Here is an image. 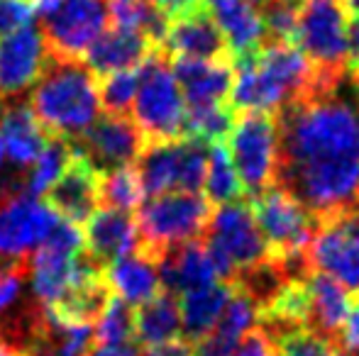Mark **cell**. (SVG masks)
<instances>
[{"instance_id": "1", "label": "cell", "mask_w": 359, "mask_h": 356, "mask_svg": "<svg viewBox=\"0 0 359 356\" xmlns=\"http://www.w3.org/2000/svg\"><path fill=\"white\" fill-rule=\"evenodd\" d=\"M274 188L316 222L359 205V118L347 100H298L274 115Z\"/></svg>"}, {"instance_id": "2", "label": "cell", "mask_w": 359, "mask_h": 356, "mask_svg": "<svg viewBox=\"0 0 359 356\" xmlns=\"http://www.w3.org/2000/svg\"><path fill=\"white\" fill-rule=\"evenodd\" d=\"M29 110L49 137L79 139L98 118L95 76L81 62L47 59L44 73L34 83Z\"/></svg>"}, {"instance_id": "3", "label": "cell", "mask_w": 359, "mask_h": 356, "mask_svg": "<svg viewBox=\"0 0 359 356\" xmlns=\"http://www.w3.org/2000/svg\"><path fill=\"white\" fill-rule=\"evenodd\" d=\"M210 203L201 193H164L154 195L137 210V254L156 262L166 249L194 242L205 234L210 220Z\"/></svg>"}, {"instance_id": "4", "label": "cell", "mask_w": 359, "mask_h": 356, "mask_svg": "<svg viewBox=\"0 0 359 356\" xmlns=\"http://www.w3.org/2000/svg\"><path fill=\"white\" fill-rule=\"evenodd\" d=\"M137 129L144 142L184 139L186 103L169 66V57L154 49L137 69V93L133 100Z\"/></svg>"}, {"instance_id": "5", "label": "cell", "mask_w": 359, "mask_h": 356, "mask_svg": "<svg viewBox=\"0 0 359 356\" xmlns=\"http://www.w3.org/2000/svg\"><path fill=\"white\" fill-rule=\"evenodd\" d=\"M203 237L220 283L232 285L240 271L257 266L271 257L247 200L217 205L210 213Z\"/></svg>"}, {"instance_id": "6", "label": "cell", "mask_w": 359, "mask_h": 356, "mask_svg": "<svg viewBox=\"0 0 359 356\" xmlns=\"http://www.w3.org/2000/svg\"><path fill=\"white\" fill-rule=\"evenodd\" d=\"M47 57L81 62L108 22L105 0H42L37 5Z\"/></svg>"}, {"instance_id": "7", "label": "cell", "mask_w": 359, "mask_h": 356, "mask_svg": "<svg viewBox=\"0 0 359 356\" xmlns=\"http://www.w3.org/2000/svg\"><path fill=\"white\" fill-rule=\"evenodd\" d=\"M208 169V147L196 139L174 142H147L137 157V171L142 193L154 198L164 193H201Z\"/></svg>"}, {"instance_id": "8", "label": "cell", "mask_w": 359, "mask_h": 356, "mask_svg": "<svg viewBox=\"0 0 359 356\" xmlns=\"http://www.w3.org/2000/svg\"><path fill=\"white\" fill-rule=\"evenodd\" d=\"M235 173L250 198L274 185L276 171V122L271 115H235L232 132L225 139Z\"/></svg>"}, {"instance_id": "9", "label": "cell", "mask_w": 359, "mask_h": 356, "mask_svg": "<svg viewBox=\"0 0 359 356\" xmlns=\"http://www.w3.org/2000/svg\"><path fill=\"white\" fill-rule=\"evenodd\" d=\"M345 15L340 0H303L293 42L318 71L350 73Z\"/></svg>"}, {"instance_id": "10", "label": "cell", "mask_w": 359, "mask_h": 356, "mask_svg": "<svg viewBox=\"0 0 359 356\" xmlns=\"http://www.w3.org/2000/svg\"><path fill=\"white\" fill-rule=\"evenodd\" d=\"M250 208L271 257H293L308 252L318 222L291 195L271 185L252 198Z\"/></svg>"}, {"instance_id": "11", "label": "cell", "mask_w": 359, "mask_h": 356, "mask_svg": "<svg viewBox=\"0 0 359 356\" xmlns=\"http://www.w3.org/2000/svg\"><path fill=\"white\" fill-rule=\"evenodd\" d=\"M308 262L313 271L330 276L347 293L359 295V205L318 222Z\"/></svg>"}, {"instance_id": "12", "label": "cell", "mask_w": 359, "mask_h": 356, "mask_svg": "<svg viewBox=\"0 0 359 356\" xmlns=\"http://www.w3.org/2000/svg\"><path fill=\"white\" fill-rule=\"evenodd\" d=\"M72 149L86 157L98 173L130 166L144 149V137L128 115H100L79 139H72Z\"/></svg>"}, {"instance_id": "13", "label": "cell", "mask_w": 359, "mask_h": 356, "mask_svg": "<svg viewBox=\"0 0 359 356\" xmlns=\"http://www.w3.org/2000/svg\"><path fill=\"white\" fill-rule=\"evenodd\" d=\"M47 47L32 22L0 39V100L10 103L39 81L47 66Z\"/></svg>"}, {"instance_id": "14", "label": "cell", "mask_w": 359, "mask_h": 356, "mask_svg": "<svg viewBox=\"0 0 359 356\" xmlns=\"http://www.w3.org/2000/svg\"><path fill=\"white\" fill-rule=\"evenodd\" d=\"M98 180L100 173L93 164L72 149L67 169L47 190V205L67 222H86L98 205Z\"/></svg>"}, {"instance_id": "15", "label": "cell", "mask_w": 359, "mask_h": 356, "mask_svg": "<svg viewBox=\"0 0 359 356\" xmlns=\"http://www.w3.org/2000/svg\"><path fill=\"white\" fill-rule=\"evenodd\" d=\"M161 52L166 57H186L201 62H232L225 39L205 5L171 20Z\"/></svg>"}, {"instance_id": "16", "label": "cell", "mask_w": 359, "mask_h": 356, "mask_svg": "<svg viewBox=\"0 0 359 356\" xmlns=\"http://www.w3.org/2000/svg\"><path fill=\"white\" fill-rule=\"evenodd\" d=\"M140 234L137 222L130 213L120 210H95L86 220L83 252L100 266H110L113 262L130 254H137Z\"/></svg>"}, {"instance_id": "17", "label": "cell", "mask_w": 359, "mask_h": 356, "mask_svg": "<svg viewBox=\"0 0 359 356\" xmlns=\"http://www.w3.org/2000/svg\"><path fill=\"white\" fill-rule=\"evenodd\" d=\"M205 10L215 20L232 62L255 57L266 42L259 10L247 0H205Z\"/></svg>"}, {"instance_id": "18", "label": "cell", "mask_w": 359, "mask_h": 356, "mask_svg": "<svg viewBox=\"0 0 359 356\" xmlns=\"http://www.w3.org/2000/svg\"><path fill=\"white\" fill-rule=\"evenodd\" d=\"M154 266L159 283L171 295H184L191 293V290L205 288V285L220 283L215 276L213 262L208 257V249L201 239L166 249L154 262Z\"/></svg>"}, {"instance_id": "19", "label": "cell", "mask_w": 359, "mask_h": 356, "mask_svg": "<svg viewBox=\"0 0 359 356\" xmlns=\"http://www.w3.org/2000/svg\"><path fill=\"white\" fill-rule=\"evenodd\" d=\"M176 83L189 108H205V105H222L230 98L232 88V62H201V59L174 57L171 64Z\"/></svg>"}, {"instance_id": "20", "label": "cell", "mask_w": 359, "mask_h": 356, "mask_svg": "<svg viewBox=\"0 0 359 356\" xmlns=\"http://www.w3.org/2000/svg\"><path fill=\"white\" fill-rule=\"evenodd\" d=\"M154 44L140 32H128V29H108L93 42V47L86 52V69L93 76H110L118 71H133L135 66L144 62Z\"/></svg>"}, {"instance_id": "21", "label": "cell", "mask_w": 359, "mask_h": 356, "mask_svg": "<svg viewBox=\"0 0 359 356\" xmlns=\"http://www.w3.org/2000/svg\"><path fill=\"white\" fill-rule=\"evenodd\" d=\"M49 134L42 129L29 105L25 103H3L0 108V144L10 162L18 169L34 164L42 154Z\"/></svg>"}, {"instance_id": "22", "label": "cell", "mask_w": 359, "mask_h": 356, "mask_svg": "<svg viewBox=\"0 0 359 356\" xmlns=\"http://www.w3.org/2000/svg\"><path fill=\"white\" fill-rule=\"evenodd\" d=\"M308 293V329L330 339L340 332L347 313L352 308V298L337 280L330 276L311 271L306 278Z\"/></svg>"}, {"instance_id": "23", "label": "cell", "mask_w": 359, "mask_h": 356, "mask_svg": "<svg viewBox=\"0 0 359 356\" xmlns=\"http://www.w3.org/2000/svg\"><path fill=\"white\" fill-rule=\"evenodd\" d=\"M76 273H79V254L72 257L47 244L34 249L27 269V276L32 278V293L42 308L54 305L72 288Z\"/></svg>"}, {"instance_id": "24", "label": "cell", "mask_w": 359, "mask_h": 356, "mask_svg": "<svg viewBox=\"0 0 359 356\" xmlns=\"http://www.w3.org/2000/svg\"><path fill=\"white\" fill-rule=\"evenodd\" d=\"M235 285L230 283H213L205 288L191 290L184 293L179 300V313H181V332L191 342H201L203 337L213 334L217 320H220L222 310H225L227 300H230Z\"/></svg>"}, {"instance_id": "25", "label": "cell", "mask_w": 359, "mask_h": 356, "mask_svg": "<svg viewBox=\"0 0 359 356\" xmlns=\"http://www.w3.org/2000/svg\"><path fill=\"white\" fill-rule=\"evenodd\" d=\"M105 278H108V285L115 298L128 303L130 308L149 303L156 293H161L154 262L140 257V254H130V257L113 262L105 269Z\"/></svg>"}, {"instance_id": "26", "label": "cell", "mask_w": 359, "mask_h": 356, "mask_svg": "<svg viewBox=\"0 0 359 356\" xmlns=\"http://www.w3.org/2000/svg\"><path fill=\"white\" fill-rule=\"evenodd\" d=\"M181 337V313L176 295L156 293L135 313V339L142 347H159Z\"/></svg>"}, {"instance_id": "27", "label": "cell", "mask_w": 359, "mask_h": 356, "mask_svg": "<svg viewBox=\"0 0 359 356\" xmlns=\"http://www.w3.org/2000/svg\"><path fill=\"white\" fill-rule=\"evenodd\" d=\"M108 17L115 29H128V32H140L149 39L156 49H161L169 29V20L151 8L147 0H108Z\"/></svg>"}, {"instance_id": "28", "label": "cell", "mask_w": 359, "mask_h": 356, "mask_svg": "<svg viewBox=\"0 0 359 356\" xmlns=\"http://www.w3.org/2000/svg\"><path fill=\"white\" fill-rule=\"evenodd\" d=\"M69 159H72V144L62 137H49L42 154L34 159L32 171H27L22 176V195L34 200L39 195H47V190L57 183V178L67 169Z\"/></svg>"}, {"instance_id": "29", "label": "cell", "mask_w": 359, "mask_h": 356, "mask_svg": "<svg viewBox=\"0 0 359 356\" xmlns=\"http://www.w3.org/2000/svg\"><path fill=\"white\" fill-rule=\"evenodd\" d=\"M203 198L210 205H227L237 203L245 198L242 183L235 173V166L230 162L225 142L222 144H210L208 149V169H205V180H203Z\"/></svg>"}, {"instance_id": "30", "label": "cell", "mask_w": 359, "mask_h": 356, "mask_svg": "<svg viewBox=\"0 0 359 356\" xmlns=\"http://www.w3.org/2000/svg\"><path fill=\"white\" fill-rule=\"evenodd\" d=\"M235 124V113L227 103L189 108L184 120V139H196L201 144H222Z\"/></svg>"}, {"instance_id": "31", "label": "cell", "mask_w": 359, "mask_h": 356, "mask_svg": "<svg viewBox=\"0 0 359 356\" xmlns=\"http://www.w3.org/2000/svg\"><path fill=\"white\" fill-rule=\"evenodd\" d=\"M142 183L135 171V166H123L115 171L100 173L98 180V203H103L108 210H120V213H130V210L142 205Z\"/></svg>"}, {"instance_id": "32", "label": "cell", "mask_w": 359, "mask_h": 356, "mask_svg": "<svg viewBox=\"0 0 359 356\" xmlns=\"http://www.w3.org/2000/svg\"><path fill=\"white\" fill-rule=\"evenodd\" d=\"M262 320V310L255 300L242 290H232L230 300H227L225 310H222L220 320H217L213 334L227 339L230 344H240L247 334L257 329Z\"/></svg>"}, {"instance_id": "33", "label": "cell", "mask_w": 359, "mask_h": 356, "mask_svg": "<svg viewBox=\"0 0 359 356\" xmlns=\"http://www.w3.org/2000/svg\"><path fill=\"white\" fill-rule=\"evenodd\" d=\"M135 339V313L120 298H110L93 325V342L98 347H123Z\"/></svg>"}, {"instance_id": "34", "label": "cell", "mask_w": 359, "mask_h": 356, "mask_svg": "<svg viewBox=\"0 0 359 356\" xmlns=\"http://www.w3.org/2000/svg\"><path fill=\"white\" fill-rule=\"evenodd\" d=\"M303 0H271L262 5L259 17L264 24L266 42H286L293 44L298 29V15H301Z\"/></svg>"}, {"instance_id": "35", "label": "cell", "mask_w": 359, "mask_h": 356, "mask_svg": "<svg viewBox=\"0 0 359 356\" xmlns=\"http://www.w3.org/2000/svg\"><path fill=\"white\" fill-rule=\"evenodd\" d=\"M137 93V71H118L103 78L98 88V103L105 115H128Z\"/></svg>"}, {"instance_id": "36", "label": "cell", "mask_w": 359, "mask_h": 356, "mask_svg": "<svg viewBox=\"0 0 359 356\" xmlns=\"http://www.w3.org/2000/svg\"><path fill=\"white\" fill-rule=\"evenodd\" d=\"M37 0H0V37L32 22Z\"/></svg>"}, {"instance_id": "37", "label": "cell", "mask_w": 359, "mask_h": 356, "mask_svg": "<svg viewBox=\"0 0 359 356\" xmlns=\"http://www.w3.org/2000/svg\"><path fill=\"white\" fill-rule=\"evenodd\" d=\"M27 269H29V264L0 276V315L8 313V310L18 303L20 293H22V283H25V278H27Z\"/></svg>"}, {"instance_id": "38", "label": "cell", "mask_w": 359, "mask_h": 356, "mask_svg": "<svg viewBox=\"0 0 359 356\" xmlns=\"http://www.w3.org/2000/svg\"><path fill=\"white\" fill-rule=\"evenodd\" d=\"M230 356H276V344L266 329H255L247 334Z\"/></svg>"}, {"instance_id": "39", "label": "cell", "mask_w": 359, "mask_h": 356, "mask_svg": "<svg viewBox=\"0 0 359 356\" xmlns=\"http://www.w3.org/2000/svg\"><path fill=\"white\" fill-rule=\"evenodd\" d=\"M337 337H340V344L345 347V352L359 354V298H357V303H352V308H350V313H347Z\"/></svg>"}, {"instance_id": "40", "label": "cell", "mask_w": 359, "mask_h": 356, "mask_svg": "<svg viewBox=\"0 0 359 356\" xmlns=\"http://www.w3.org/2000/svg\"><path fill=\"white\" fill-rule=\"evenodd\" d=\"M147 3H149L151 8L159 10V13L171 22V20L181 17V15L194 13V10L203 8L205 0H147Z\"/></svg>"}, {"instance_id": "41", "label": "cell", "mask_w": 359, "mask_h": 356, "mask_svg": "<svg viewBox=\"0 0 359 356\" xmlns=\"http://www.w3.org/2000/svg\"><path fill=\"white\" fill-rule=\"evenodd\" d=\"M235 347L237 344H230L217 334H208L201 342H196V347H191V356H230Z\"/></svg>"}, {"instance_id": "42", "label": "cell", "mask_w": 359, "mask_h": 356, "mask_svg": "<svg viewBox=\"0 0 359 356\" xmlns=\"http://www.w3.org/2000/svg\"><path fill=\"white\" fill-rule=\"evenodd\" d=\"M142 356H191V344L179 337L174 342L159 344V347H147Z\"/></svg>"}, {"instance_id": "43", "label": "cell", "mask_w": 359, "mask_h": 356, "mask_svg": "<svg viewBox=\"0 0 359 356\" xmlns=\"http://www.w3.org/2000/svg\"><path fill=\"white\" fill-rule=\"evenodd\" d=\"M347 66H359V15L347 22Z\"/></svg>"}, {"instance_id": "44", "label": "cell", "mask_w": 359, "mask_h": 356, "mask_svg": "<svg viewBox=\"0 0 359 356\" xmlns=\"http://www.w3.org/2000/svg\"><path fill=\"white\" fill-rule=\"evenodd\" d=\"M88 356H140L133 344H123V347H93Z\"/></svg>"}, {"instance_id": "45", "label": "cell", "mask_w": 359, "mask_h": 356, "mask_svg": "<svg viewBox=\"0 0 359 356\" xmlns=\"http://www.w3.org/2000/svg\"><path fill=\"white\" fill-rule=\"evenodd\" d=\"M340 5H342L345 13L352 15V17H357L359 15V0H340Z\"/></svg>"}, {"instance_id": "46", "label": "cell", "mask_w": 359, "mask_h": 356, "mask_svg": "<svg viewBox=\"0 0 359 356\" xmlns=\"http://www.w3.org/2000/svg\"><path fill=\"white\" fill-rule=\"evenodd\" d=\"M0 356H22L18 352V349H13L10 344H5L3 339H0Z\"/></svg>"}, {"instance_id": "47", "label": "cell", "mask_w": 359, "mask_h": 356, "mask_svg": "<svg viewBox=\"0 0 359 356\" xmlns=\"http://www.w3.org/2000/svg\"><path fill=\"white\" fill-rule=\"evenodd\" d=\"M350 76H352V83H355V86L359 88V66L352 69V71H350Z\"/></svg>"}, {"instance_id": "48", "label": "cell", "mask_w": 359, "mask_h": 356, "mask_svg": "<svg viewBox=\"0 0 359 356\" xmlns=\"http://www.w3.org/2000/svg\"><path fill=\"white\" fill-rule=\"evenodd\" d=\"M247 3H252V5H255V8H257V10H259V8H262V5L271 3V0H247Z\"/></svg>"}, {"instance_id": "49", "label": "cell", "mask_w": 359, "mask_h": 356, "mask_svg": "<svg viewBox=\"0 0 359 356\" xmlns=\"http://www.w3.org/2000/svg\"><path fill=\"white\" fill-rule=\"evenodd\" d=\"M3 159H5V152H3V144H0V169H3Z\"/></svg>"}, {"instance_id": "50", "label": "cell", "mask_w": 359, "mask_h": 356, "mask_svg": "<svg viewBox=\"0 0 359 356\" xmlns=\"http://www.w3.org/2000/svg\"><path fill=\"white\" fill-rule=\"evenodd\" d=\"M335 356H347V354H335Z\"/></svg>"}]
</instances>
